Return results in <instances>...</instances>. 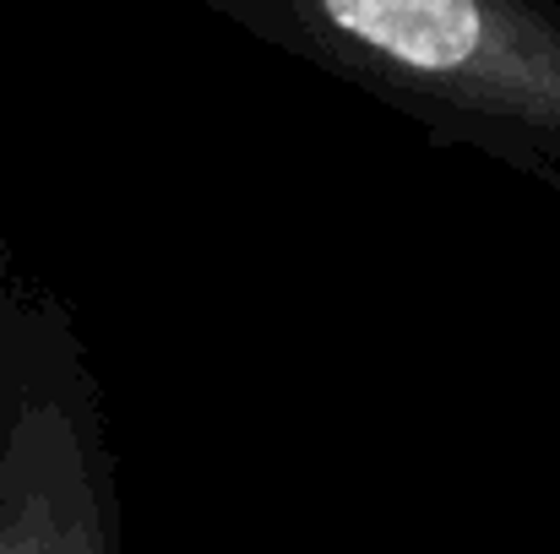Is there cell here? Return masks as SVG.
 Instances as JSON below:
<instances>
[{
  "mask_svg": "<svg viewBox=\"0 0 560 554\" xmlns=\"http://www.w3.org/2000/svg\"><path fill=\"white\" fill-rule=\"evenodd\" d=\"M0 554H126L98 369L44 288H22L0 413Z\"/></svg>",
  "mask_w": 560,
  "mask_h": 554,
  "instance_id": "7a4b0ae2",
  "label": "cell"
},
{
  "mask_svg": "<svg viewBox=\"0 0 560 554\" xmlns=\"http://www.w3.org/2000/svg\"><path fill=\"white\" fill-rule=\"evenodd\" d=\"M430 142L560 180V0H196Z\"/></svg>",
  "mask_w": 560,
  "mask_h": 554,
  "instance_id": "6da1fadb",
  "label": "cell"
},
{
  "mask_svg": "<svg viewBox=\"0 0 560 554\" xmlns=\"http://www.w3.org/2000/svg\"><path fill=\"white\" fill-rule=\"evenodd\" d=\"M22 288L11 272V245L0 228V413H5V386H11V349H16V321H22Z\"/></svg>",
  "mask_w": 560,
  "mask_h": 554,
  "instance_id": "3957f363",
  "label": "cell"
}]
</instances>
